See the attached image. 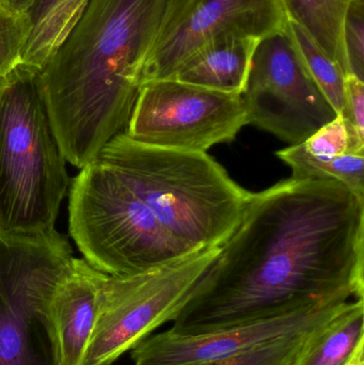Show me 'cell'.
Returning <instances> with one entry per match:
<instances>
[{"label":"cell","instance_id":"ba28073f","mask_svg":"<svg viewBox=\"0 0 364 365\" xmlns=\"http://www.w3.org/2000/svg\"><path fill=\"white\" fill-rule=\"evenodd\" d=\"M247 124L241 94L162 79L141 85L123 133L152 147L207 152L234 140Z\"/></svg>","mask_w":364,"mask_h":365},{"label":"cell","instance_id":"30bf717a","mask_svg":"<svg viewBox=\"0 0 364 365\" xmlns=\"http://www.w3.org/2000/svg\"><path fill=\"white\" fill-rule=\"evenodd\" d=\"M286 19L280 0H167L141 85L172 78L188 58L216 38L262 40L284 30Z\"/></svg>","mask_w":364,"mask_h":365},{"label":"cell","instance_id":"d6986e66","mask_svg":"<svg viewBox=\"0 0 364 365\" xmlns=\"http://www.w3.org/2000/svg\"><path fill=\"white\" fill-rule=\"evenodd\" d=\"M303 153L318 160H331L345 154H364V136L338 113L335 119L299 143Z\"/></svg>","mask_w":364,"mask_h":365},{"label":"cell","instance_id":"8992f818","mask_svg":"<svg viewBox=\"0 0 364 365\" xmlns=\"http://www.w3.org/2000/svg\"><path fill=\"white\" fill-rule=\"evenodd\" d=\"M73 261L56 230L0 231V365H60L51 300Z\"/></svg>","mask_w":364,"mask_h":365},{"label":"cell","instance_id":"e0dca14e","mask_svg":"<svg viewBox=\"0 0 364 365\" xmlns=\"http://www.w3.org/2000/svg\"><path fill=\"white\" fill-rule=\"evenodd\" d=\"M284 32L329 104L336 113H341L345 104L346 76L341 66L333 61L298 24L286 19Z\"/></svg>","mask_w":364,"mask_h":365},{"label":"cell","instance_id":"5b68a950","mask_svg":"<svg viewBox=\"0 0 364 365\" xmlns=\"http://www.w3.org/2000/svg\"><path fill=\"white\" fill-rule=\"evenodd\" d=\"M68 229L85 261L110 276L142 274L189 257L98 155L71 184Z\"/></svg>","mask_w":364,"mask_h":365},{"label":"cell","instance_id":"7402d4cb","mask_svg":"<svg viewBox=\"0 0 364 365\" xmlns=\"http://www.w3.org/2000/svg\"><path fill=\"white\" fill-rule=\"evenodd\" d=\"M348 75L364 81V0H350L343 24Z\"/></svg>","mask_w":364,"mask_h":365},{"label":"cell","instance_id":"2e32d148","mask_svg":"<svg viewBox=\"0 0 364 365\" xmlns=\"http://www.w3.org/2000/svg\"><path fill=\"white\" fill-rule=\"evenodd\" d=\"M286 17L301 25L348 74L343 24L350 0H280Z\"/></svg>","mask_w":364,"mask_h":365},{"label":"cell","instance_id":"cb8c5ba5","mask_svg":"<svg viewBox=\"0 0 364 365\" xmlns=\"http://www.w3.org/2000/svg\"><path fill=\"white\" fill-rule=\"evenodd\" d=\"M36 0H0V4H4L9 10L19 14L27 12Z\"/></svg>","mask_w":364,"mask_h":365},{"label":"cell","instance_id":"ffe728a7","mask_svg":"<svg viewBox=\"0 0 364 365\" xmlns=\"http://www.w3.org/2000/svg\"><path fill=\"white\" fill-rule=\"evenodd\" d=\"M314 329L280 336L237 355L200 365H291Z\"/></svg>","mask_w":364,"mask_h":365},{"label":"cell","instance_id":"6da1fadb","mask_svg":"<svg viewBox=\"0 0 364 365\" xmlns=\"http://www.w3.org/2000/svg\"><path fill=\"white\" fill-rule=\"evenodd\" d=\"M364 299V200L333 180L252 193L171 331L198 334L321 302Z\"/></svg>","mask_w":364,"mask_h":365},{"label":"cell","instance_id":"7a4b0ae2","mask_svg":"<svg viewBox=\"0 0 364 365\" xmlns=\"http://www.w3.org/2000/svg\"><path fill=\"white\" fill-rule=\"evenodd\" d=\"M167 0H88L41 70L53 134L83 168L125 130Z\"/></svg>","mask_w":364,"mask_h":365},{"label":"cell","instance_id":"9a60e30c","mask_svg":"<svg viewBox=\"0 0 364 365\" xmlns=\"http://www.w3.org/2000/svg\"><path fill=\"white\" fill-rule=\"evenodd\" d=\"M88 0H36L26 12L31 31L24 46L21 63L42 70L80 16Z\"/></svg>","mask_w":364,"mask_h":365},{"label":"cell","instance_id":"9c48e42d","mask_svg":"<svg viewBox=\"0 0 364 365\" xmlns=\"http://www.w3.org/2000/svg\"><path fill=\"white\" fill-rule=\"evenodd\" d=\"M247 123L299 145L337 117L284 29L256 45L245 91Z\"/></svg>","mask_w":364,"mask_h":365},{"label":"cell","instance_id":"d4e9b609","mask_svg":"<svg viewBox=\"0 0 364 365\" xmlns=\"http://www.w3.org/2000/svg\"><path fill=\"white\" fill-rule=\"evenodd\" d=\"M348 365H364V346H361Z\"/></svg>","mask_w":364,"mask_h":365},{"label":"cell","instance_id":"5bb4252c","mask_svg":"<svg viewBox=\"0 0 364 365\" xmlns=\"http://www.w3.org/2000/svg\"><path fill=\"white\" fill-rule=\"evenodd\" d=\"M364 346V299L348 302L308 336L291 365H348Z\"/></svg>","mask_w":364,"mask_h":365},{"label":"cell","instance_id":"8fae6325","mask_svg":"<svg viewBox=\"0 0 364 365\" xmlns=\"http://www.w3.org/2000/svg\"><path fill=\"white\" fill-rule=\"evenodd\" d=\"M345 300L321 302L293 312L218 331L198 334L160 332L132 349L134 365H200L243 353L267 341L314 329L328 321Z\"/></svg>","mask_w":364,"mask_h":365},{"label":"cell","instance_id":"3957f363","mask_svg":"<svg viewBox=\"0 0 364 365\" xmlns=\"http://www.w3.org/2000/svg\"><path fill=\"white\" fill-rule=\"evenodd\" d=\"M98 156L149 206L187 255L222 246L251 197L207 152L152 147L121 133Z\"/></svg>","mask_w":364,"mask_h":365},{"label":"cell","instance_id":"4fadbf2b","mask_svg":"<svg viewBox=\"0 0 364 365\" xmlns=\"http://www.w3.org/2000/svg\"><path fill=\"white\" fill-rule=\"evenodd\" d=\"M260 41L237 36L216 38L188 58L171 79L215 91L243 94Z\"/></svg>","mask_w":364,"mask_h":365},{"label":"cell","instance_id":"ac0fdd59","mask_svg":"<svg viewBox=\"0 0 364 365\" xmlns=\"http://www.w3.org/2000/svg\"><path fill=\"white\" fill-rule=\"evenodd\" d=\"M276 155L292 169L295 179L333 180L348 187L364 200V154H345L331 160H318L301 151L298 145H290Z\"/></svg>","mask_w":364,"mask_h":365},{"label":"cell","instance_id":"603a6c76","mask_svg":"<svg viewBox=\"0 0 364 365\" xmlns=\"http://www.w3.org/2000/svg\"><path fill=\"white\" fill-rule=\"evenodd\" d=\"M341 115L364 136V81L354 75L345 76V104Z\"/></svg>","mask_w":364,"mask_h":365},{"label":"cell","instance_id":"277c9868","mask_svg":"<svg viewBox=\"0 0 364 365\" xmlns=\"http://www.w3.org/2000/svg\"><path fill=\"white\" fill-rule=\"evenodd\" d=\"M41 71L19 63L0 81V231L55 230L70 187Z\"/></svg>","mask_w":364,"mask_h":365},{"label":"cell","instance_id":"7c38bea8","mask_svg":"<svg viewBox=\"0 0 364 365\" xmlns=\"http://www.w3.org/2000/svg\"><path fill=\"white\" fill-rule=\"evenodd\" d=\"M100 270L85 259L72 268L56 289L51 317L57 336L60 365H83L98 313Z\"/></svg>","mask_w":364,"mask_h":365},{"label":"cell","instance_id":"52a82bcc","mask_svg":"<svg viewBox=\"0 0 364 365\" xmlns=\"http://www.w3.org/2000/svg\"><path fill=\"white\" fill-rule=\"evenodd\" d=\"M219 247L132 276L100 272L98 313L83 365H113L162 324L172 322Z\"/></svg>","mask_w":364,"mask_h":365},{"label":"cell","instance_id":"44dd1931","mask_svg":"<svg viewBox=\"0 0 364 365\" xmlns=\"http://www.w3.org/2000/svg\"><path fill=\"white\" fill-rule=\"evenodd\" d=\"M31 31L27 14L13 12L0 4V81L21 63Z\"/></svg>","mask_w":364,"mask_h":365}]
</instances>
